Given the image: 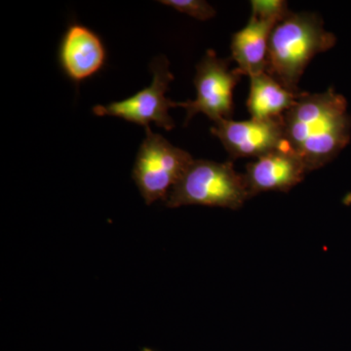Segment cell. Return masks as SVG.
Segmentation results:
<instances>
[{
	"instance_id": "1",
	"label": "cell",
	"mask_w": 351,
	"mask_h": 351,
	"mask_svg": "<svg viewBox=\"0 0 351 351\" xmlns=\"http://www.w3.org/2000/svg\"><path fill=\"white\" fill-rule=\"evenodd\" d=\"M283 122L286 145L308 172L332 161L350 141L348 103L334 89L302 94L283 115Z\"/></svg>"
},
{
	"instance_id": "2",
	"label": "cell",
	"mask_w": 351,
	"mask_h": 351,
	"mask_svg": "<svg viewBox=\"0 0 351 351\" xmlns=\"http://www.w3.org/2000/svg\"><path fill=\"white\" fill-rule=\"evenodd\" d=\"M336 44L320 16L292 12L279 21L270 34L265 73L289 91L301 94L299 82L307 64Z\"/></svg>"
},
{
	"instance_id": "3",
	"label": "cell",
	"mask_w": 351,
	"mask_h": 351,
	"mask_svg": "<svg viewBox=\"0 0 351 351\" xmlns=\"http://www.w3.org/2000/svg\"><path fill=\"white\" fill-rule=\"evenodd\" d=\"M250 198L244 175L235 171L232 162L198 159L191 164L165 202L168 208L202 205L239 210Z\"/></svg>"
},
{
	"instance_id": "4",
	"label": "cell",
	"mask_w": 351,
	"mask_h": 351,
	"mask_svg": "<svg viewBox=\"0 0 351 351\" xmlns=\"http://www.w3.org/2000/svg\"><path fill=\"white\" fill-rule=\"evenodd\" d=\"M193 160L188 152L147 127L132 171L145 202L151 205L157 200L166 201Z\"/></svg>"
},
{
	"instance_id": "5",
	"label": "cell",
	"mask_w": 351,
	"mask_h": 351,
	"mask_svg": "<svg viewBox=\"0 0 351 351\" xmlns=\"http://www.w3.org/2000/svg\"><path fill=\"white\" fill-rule=\"evenodd\" d=\"M151 69L154 78L149 87L125 100L96 106L93 108L94 114L119 117L145 128L149 127V123H154L164 130H172L175 123L170 117L169 110L178 107V103L166 97L169 84L174 80L169 61L164 56L157 57L152 61Z\"/></svg>"
},
{
	"instance_id": "6",
	"label": "cell",
	"mask_w": 351,
	"mask_h": 351,
	"mask_svg": "<svg viewBox=\"0 0 351 351\" xmlns=\"http://www.w3.org/2000/svg\"><path fill=\"white\" fill-rule=\"evenodd\" d=\"M241 76L237 69H230V60L221 59L215 51L208 50L196 66V98L178 103V107L186 110V124L197 113L206 115L214 123L232 119L233 91Z\"/></svg>"
},
{
	"instance_id": "7",
	"label": "cell",
	"mask_w": 351,
	"mask_h": 351,
	"mask_svg": "<svg viewBox=\"0 0 351 351\" xmlns=\"http://www.w3.org/2000/svg\"><path fill=\"white\" fill-rule=\"evenodd\" d=\"M211 132L221 141L232 159L258 157L285 147L283 117L234 121L223 119L214 123Z\"/></svg>"
},
{
	"instance_id": "8",
	"label": "cell",
	"mask_w": 351,
	"mask_h": 351,
	"mask_svg": "<svg viewBox=\"0 0 351 351\" xmlns=\"http://www.w3.org/2000/svg\"><path fill=\"white\" fill-rule=\"evenodd\" d=\"M107 48L99 34L73 23L66 29L58 51L60 66L66 77L80 84L105 68Z\"/></svg>"
},
{
	"instance_id": "9",
	"label": "cell",
	"mask_w": 351,
	"mask_h": 351,
	"mask_svg": "<svg viewBox=\"0 0 351 351\" xmlns=\"http://www.w3.org/2000/svg\"><path fill=\"white\" fill-rule=\"evenodd\" d=\"M308 173L304 161L285 145L248 164L244 174L251 197L267 191L288 193Z\"/></svg>"
},
{
	"instance_id": "10",
	"label": "cell",
	"mask_w": 351,
	"mask_h": 351,
	"mask_svg": "<svg viewBox=\"0 0 351 351\" xmlns=\"http://www.w3.org/2000/svg\"><path fill=\"white\" fill-rule=\"evenodd\" d=\"M279 21L251 14L248 24L232 36V59L241 75H258L267 69L270 34Z\"/></svg>"
},
{
	"instance_id": "11",
	"label": "cell",
	"mask_w": 351,
	"mask_h": 351,
	"mask_svg": "<svg viewBox=\"0 0 351 351\" xmlns=\"http://www.w3.org/2000/svg\"><path fill=\"white\" fill-rule=\"evenodd\" d=\"M304 93L289 91L263 71L250 76V93L247 108L253 119H280Z\"/></svg>"
},
{
	"instance_id": "12",
	"label": "cell",
	"mask_w": 351,
	"mask_h": 351,
	"mask_svg": "<svg viewBox=\"0 0 351 351\" xmlns=\"http://www.w3.org/2000/svg\"><path fill=\"white\" fill-rule=\"evenodd\" d=\"M163 5L172 7L179 12L186 14L196 20L207 21L216 16V10L203 0H162Z\"/></svg>"
},
{
	"instance_id": "13",
	"label": "cell",
	"mask_w": 351,
	"mask_h": 351,
	"mask_svg": "<svg viewBox=\"0 0 351 351\" xmlns=\"http://www.w3.org/2000/svg\"><path fill=\"white\" fill-rule=\"evenodd\" d=\"M251 7L253 15L276 21L282 20L290 12L287 2L283 0H253Z\"/></svg>"
}]
</instances>
